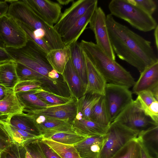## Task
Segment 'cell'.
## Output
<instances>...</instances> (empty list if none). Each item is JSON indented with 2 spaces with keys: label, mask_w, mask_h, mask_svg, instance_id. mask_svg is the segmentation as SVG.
Returning a JSON list of instances; mask_svg holds the SVG:
<instances>
[{
  "label": "cell",
  "mask_w": 158,
  "mask_h": 158,
  "mask_svg": "<svg viewBox=\"0 0 158 158\" xmlns=\"http://www.w3.org/2000/svg\"><path fill=\"white\" fill-rule=\"evenodd\" d=\"M110 42L118 57L141 73L158 62V57L151 41L116 21L110 14L106 16Z\"/></svg>",
  "instance_id": "1"
},
{
  "label": "cell",
  "mask_w": 158,
  "mask_h": 158,
  "mask_svg": "<svg viewBox=\"0 0 158 158\" xmlns=\"http://www.w3.org/2000/svg\"><path fill=\"white\" fill-rule=\"evenodd\" d=\"M6 1L9 3L7 14L32 28L36 37L44 40L51 50L65 47L54 26L49 25L38 16L24 0Z\"/></svg>",
  "instance_id": "2"
},
{
  "label": "cell",
  "mask_w": 158,
  "mask_h": 158,
  "mask_svg": "<svg viewBox=\"0 0 158 158\" xmlns=\"http://www.w3.org/2000/svg\"><path fill=\"white\" fill-rule=\"evenodd\" d=\"M85 55L102 74L107 83L133 87L135 81L130 73L110 58L95 44L82 40L80 43Z\"/></svg>",
  "instance_id": "3"
},
{
  "label": "cell",
  "mask_w": 158,
  "mask_h": 158,
  "mask_svg": "<svg viewBox=\"0 0 158 158\" xmlns=\"http://www.w3.org/2000/svg\"><path fill=\"white\" fill-rule=\"evenodd\" d=\"M5 48L15 61L40 74L53 84L57 85L59 74L49 63L46 57L47 53L33 41L27 39L26 44L20 48Z\"/></svg>",
  "instance_id": "4"
},
{
  "label": "cell",
  "mask_w": 158,
  "mask_h": 158,
  "mask_svg": "<svg viewBox=\"0 0 158 158\" xmlns=\"http://www.w3.org/2000/svg\"><path fill=\"white\" fill-rule=\"evenodd\" d=\"M110 14L123 19L140 31L147 32L158 25L152 17L128 0H112L108 5Z\"/></svg>",
  "instance_id": "5"
},
{
  "label": "cell",
  "mask_w": 158,
  "mask_h": 158,
  "mask_svg": "<svg viewBox=\"0 0 158 158\" xmlns=\"http://www.w3.org/2000/svg\"><path fill=\"white\" fill-rule=\"evenodd\" d=\"M138 135L137 132L113 122L103 135V144L98 158H111L127 142Z\"/></svg>",
  "instance_id": "6"
},
{
  "label": "cell",
  "mask_w": 158,
  "mask_h": 158,
  "mask_svg": "<svg viewBox=\"0 0 158 158\" xmlns=\"http://www.w3.org/2000/svg\"><path fill=\"white\" fill-rule=\"evenodd\" d=\"M115 122L124 125L138 133V135L158 125L146 115L133 100L114 119Z\"/></svg>",
  "instance_id": "7"
},
{
  "label": "cell",
  "mask_w": 158,
  "mask_h": 158,
  "mask_svg": "<svg viewBox=\"0 0 158 158\" xmlns=\"http://www.w3.org/2000/svg\"><path fill=\"white\" fill-rule=\"evenodd\" d=\"M127 87L107 83L104 96L111 123L133 100Z\"/></svg>",
  "instance_id": "8"
},
{
  "label": "cell",
  "mask_w": 158,
  "mask_h": 158,
  "mask_svg": "<svg viewBox=\"0 0 158 158\" xmlns=\"http://www.w3.org/2000/svg\"><path fill=\"white\" fill-rule=\"evenodd\" d=\"M0 40L5 48H21L26 44V34L14 19L7 14L0 18Z\"/></svg>",
  "instance_id": "9"
},
{
  "label": "cell",
  "mask_w": 158,
  "mask_h": 158,
  "mask_svg": "<svg viewBox=\"0 0 158 158\" xmlns=\"http://www.w3.org/2000/svg\"><path fill=\"white\" fill-rule=\"evenodd\" d=\"M93 31L96 44L110 58L115 60V54L111 46L106 24V16L102 9L97 7L89 23Z\"/></svg>",
  "instance_id": "10"
},
{
  "label": "cell",
  "mask_w": 158,
  "mask_h": 158,
  "mask_svg": "<svg viewBox=\"0 0 158 158\" xmlns=\"http://www.w3.org/2000/svg\"><path fill=\"white\" fill-rule=\"evenodd\" d=\"M97 0H78L72 3L71 6L62 13L57 22L54 25L60 36H63L86 13Z\"/></svg>",
  "instance_id": "11"
},
{
  "label": "cell",
  "mask_w": 158,
  "mask_h": 158,
  "mask_svg": "<svg viewBox=\"0 0 158 158\" xmlns=\"http://www.w3.org/2000/svg\"><path fill=\"white\" fill-rule=\"evenodd\" d=\"M27 114L31 117L43 138L59 132L75 133L72 128L71 122L69 120L52 118L31 113Z\"/></svg>",
  "instance_id": "12"
},
{
  "label": "cell",
  "mask_w": 158,
  "mask_h": 158,
  "mask_svg": "<svg viewBox=\"0 0 158 158\" xmlns=\"http://www.w3.org/2000/svg\"><path fill=\"white\" fill-rule=\"evenodd\" d=\"M77 100L73 98L67 103L62 104L31 110L24 109L23 112L49 118L64 120L71 122L77 114Z\"/></svg>",
  "instance_id": "13"
},
{
  "label": "cell",
  "mask_w": 158,
  "mask_h": 158,
  "mask_svg": "<svg viewBox=\"0 0 158 158\" xmlns=\"http://www.w3.org/2000/svg\"><path fill=\"white\" fill-rule=\"evenodd\" d=\"M30 8L52 26L58 21L62 14L61 5L49 0H24Z\"/></svg>",
  "instance_id": "14"
},
{
  "label": "cell",
  "mask_w": 158,
  "mask_h": 158,
  "mask_svg": "<svg viewBox=\"0 0 158 158\" xmlns=\"http://www.w3.org/2000/svg\"><path fill=\"white\" fill-rule=\"evenodd\" d=\"M61 75L71 96L77 101L84 95L86 87L74 69L70 58Z\"/></svg>",
  "instance_id": "15"
},
{
  "label": "cell",
  "mask_w": 158,
  "mask_h": 158,
  "mask_svg": "<svg viewBox=\"0 0 158 158\" xmlns=\"http://www.w3.org/2000/svg\"><path fill=\"white\" fill-rule=\"evenodd\" d=\"M85 57L87 67V84L84 94L90 93L104 96L107 83L102 74L85 55Z\"/></svg>",
  "instance_id": "16"
},
{
  "label": "cell",
  "mask_w": 158,
  "mask_h": 158,
  "mask_svg": "<svg viewBox=\"0 0 158 158\" xmlns=\"http://www.w3.org/2000/svg\"><path fill=\"white\" fill-rule=\"evenodd\" d=\"M98 1L93 4L68 31L61 37L65 46H69L77 40L89 23L94 11L98 7Z\"/></svg>",
  "instance_id": "17"
},
{
  "label": "cell",
  "mask_w": 158,
  "mask_h": 158,
  "mask_svg": "<svg viewBox=\"0 0 158 158\" xmlns=\"http://www.w3.org/2000/svg\"><path fill=\"white\" fill-rule=\"evenodd\" d=\"M71 124L76 134L85 137L98 135H103L109 127H104L90 120L82 118L77 114Z\"/></svg>",
  "instance_id": "18"
},
{
  "label": "cell",
  "mask_w": 158,
  "mask_h": 158,
  "mask_svg": "<svg viewBox=\"0 0 158 158\" xmlns=\"http://www.w3.org/2000/svg\"><path fill=\"white\" fill-rule=\"evenodd\" d=\"M158 87V62L145 69L140 73L138 80L133 86L132 92L137 94L139 92L152 91Z\"/></svg>",
  "instance_id": "19"
},
{
  "label": "cell",
  "mask_w": 158,
  "mask_h": 158,
  "mask_svg": "<svg viewBox=\"0 0 158 158\" xmlns=\"http://www.w3.org/2000/svg\"><path fill=\"white\" fill-rule=\"evenodd\" d=\"M104 135H95L86 137L73 145L81 158H98L102 147Z\"/></svg>",
  "instance_id": "20"
},
{
  "label": "cell",
  "mask_w": 158,
  "mask_h": 158,
  "mask_svg": "<svg viewBox=\"0 0 158 158\" xmlns=\"http://www.w3.org/2000/svg\"><path fill=\"white\" fill-rule=\"evenodd\" d=\"M69 46L70 50V59L73 65L86 87L87 84V67L85 53L80 43L77 41L73 43Z\"/></svg>",
  "instance_id": "21"
},
{
  "label": "cell",
  "mask_w": 158,
  "mask_h": 158,
  "mask_svg": "<svg viewBox=\"0 0 158 158\" xmlns=\"http://www.w3.org/2000/svg\"><path fill=\"white\" fill-rule=\"evenodd\" d=\"M70 56V47L66 46L63 48L51 50L46 57L53 69L61 75Z\"/></svg>",
  "instance_id": "22"
},
{
  "label": "cell",
  "mask_w": 158,
  "mask_h": 158,
  "mask_svg": "<svg viewBox=\"0 0 158 158\" xmlns=\"http://www.w3.org/2000/svg\"><path fill=\"white\" fill-rule=\"evenodd\" d=\"M24 109L14 89H7L6 96L0 101V112L7 117L22 113Z\"/></svg>",
  "instance_id": "23"
},
{
  "label": "cell",
  "mask_w": 158,
  "mask_h": 158,
  "mask_svg": "<svg viewBox=\"0 0 158 158\" xmlns=\"http://www.w3.org/2000/svg\"><path fill=\"white\" fill-rule=\"evenodd\" d=\"M5 120L14 127L34 135L39 138L42 136L35 127L30 116L27 113L16 114L7 117Z\"/></svg>",
  "instance_id": "24"
},
{
  "label": "cell",
  "mask_w": 158,
  "mask_h": 158,
  "mask_svg": "<svg viewBox=\"0 0 158 158\" xmlns=\"http://www.w3.org/2000/svg\"><path fill=\"white\" fill-rule=\"evenodd\" d=\"M15 63L19 82L27 81H38L41 82L43 85H48L51 87V89H53L54 92L59 90L57 87L44 76L20 63L15 61Z\"/></svg>",
  "instance_id": "25"
},
{
  "label": "cell",
  "mask_w": 158,
  "mask_h": 158,
  "mask_svg": "<svg viewBox=\"0 0 158 158\" xmlns=\"http://www.w3.org/2000/svg\"><path fill=\"white\" fill-rule=\"evenodd\" d=\"M137 138L152 158H158V125L141 132Z\"/></svg>",
  "instance_id": "26"
},
{
  "label": "cell",
  "mask_w": 158,
  "mask_h": 158,
  "mask_svg": "<svg viewBox=\"0 0 158 158\" xmlns=\"http://www.w3.org/2000/svg\"><path fill=\"white\" fill-rule=\"evenodd\" d=\"M19 82L14 60L0 64V85L7 89H14Z\"/></svg>",
  "instance_id": "27"
},
{
  "label": "cell",
  "mask_w": 158,
  "mask_h": 158,
  "mask_svg": "<svg viewBox=\"0 0 158 158\" xmlns=\"http://www.w3.org/2000/svg\"><path fill=\"white\" fill-rule=\"evenodd\" d=\"M89 119L99 125L108 127L111 122L104 96L92 109L89 116Z\"/></svg>",
  "instance_id": "28"
},
{
  "label": "cell",
  "mask_w": 158,
  "mask_h": 158,
  "mask_svg": "<svg viewBox=\"0 0 158 158\" xmlns=\"http://www.w3.org/2000/svg\"><path fill=\"white\" fill-rule=\"evenodd\" d=\"M101 95L87 93L77 101V114L82 118L89 119L91 112L101 97Z\"/></svg>",
  "instance_id": "29"
},
{
  "label": "cell",
  "mask_w": 158,
  "mask_h": 158,
  "mask_svg": "<svg viewBox=\"0 0 158 158\" xmlns=\"http://www.w3.org/2000/svg\"><path fill=\"white\" fill-rule=\"evenodd\" d=\"M141 145L137 137L127 142L111 158H141Z\"/></svg>",
  "instance_id": "30"
},
{
  "label": "cell",
  "mask_w": 158,
  "mask_h": 158,
  "mask_svg": "<svg viewBox=\"0 0 158 158\" xmlns=\"http://www.w3.org/2000/svg\"><path fill=\"white\" fill-rule=\"evenodd\" d=\"M16 94L24 109L31 110L49 106L38 98L34 90L18 92Z\"/></svg>",
  "instance_id": "31"
},
{
  "label": "cell",
  "mask_w": 158,
  "mask_h": 158,
  "mask_svg": "<svg viewBox=\"0 0 158 158\" xmlns=\"http://www.w3.org/2000/svg\"><path fill=\"white\" fill-rule=\"evenodd\" d=\"M36 95L42 101L49 106L66 103L73 98L70 96L65 97L46 90L43 88L34 90Z\"/></svg>",
  "instance_id": "32"
},
{
  "label": "cell",
  "mask_w": 158,
  "mask_h": 158,
  "mask_svg": "<svg viewBox=\"0 0 158 158\" xmlns=\"http://www.w3.org/2000/svg\"><path fill=\"white\" fill-rule=\"evenodd\" d=\"M41 139L62 158H81L73 145L62 144L42 137Z\"/></svg>",
  "instance_id": "33"
},
{
  "label": "cell",
  "mask_w": 158,
  "mask_h": 158,
  "mask_svg": "<svg viewBox=\"0 0 158 158\" xmlns=\"http://www.w3.org/2000/svg\"><path fill=\"white\" fill-rule=\"evenodd\" d=\"M86 137L75 133L59 132L48 135L45 138L55 142L66 145H74Z\"/></svg>",
  "instance_id": "34"
},
{
  "label": "cell",
  "mask_w": 158,
  "mask_h": 158,
  "mask_svg": "<svg viewBox=\"0 0 158 158\" xmlns=\"http://www.w3.org/2000/svg\"><path fill=\"white\" fill-rule=\"evenodd\" d=\"M4 123L6 129L13 142L23 143L24 142L39 138L34 135L17 128L10 125L5 119Z\"/></svg>",
  "instance_id": "35"
},
{
  "label": "cell",
  "mask_w": 158,
  "mask_h": 158,
  "mask_svg": "<svg viewBox=\"0 0 158 158\" xmlns=\"http://www.w3.org/2000/svg\"><path fill=\"white\" fill-rule=\"evenodd\" d=\"M26 152L23 143L13 142L1 152V158H26Z\"/></svg>",
  "instance_id": "36"
},
{
  "label": "cell",
  "mask_w": 158,
  "mask_h": 158,
  "mask_svg": "<svg viewBox=\"0 0 158 158\" xmlns=\"http://www.w3.org/2000/svg\"><path fill=\"white\" fill-rule=\"evenodd\" d=\"M134 101L137 106L142 110L145 114L150 117L155 123L158 124V101H155L149 106L144 103L140 98L138 96Z\"/></svg>",
  "instance_id": "37"
},
{
  "label": "cell",
  "mask_w": 158,
  "mask_h": 158,
  "mask_svg": "<svg viewBox=\"0 0 158 158\" xmlns=\"http://www.w3.org/2000/svg\"><path fill=\"white\" fill-rule=\"evenodd\" d=\"M16 21L26 33L27 39L33 41L47 53L51 50L44 40L41 38H37L36 37L31 28L23 23L17 21Z\"/></svg>",
  "instance_id": "38"
},
{
  "label": "cell",
  "mask_w": 158,
  "mask_h": 158,
  "mask_svg": "<svg viewBox=\"0 0 158 158\" xmlns=\"http://www.w3.org/2000/svg\"><path fill=\"white\" fill-rule=\"evenodd\" d=\"M38 139L26 141L23 144L32 158H46L38 143Z\"/></svg>",
  "instance_id": "39"
},
{
  "label": "cell",
  "mask_w": 158,
  "mask_h": 158,
  "mask_svg": "<svg viewBox=\"0 0 158 158\" xmlns=\"http://www.w3.org/2000/svg\"><path fill=\"white\" fill-rule=\"evenodd\" d=\"M128 1L141 9L148 14L152 15L157 7L156 0H128Z\"/></svg>",
  "instance_id": "40"
},
{
  "label": "cell",
  "mask_w": 158,
  "mask_h": 158,
  "mask_svg": "<svg viewBox=\"0 0 158 158\" xmlns=\"http://www.w3.org/2000/svg\"><path fill=\"white\" fill-rule=\"evenodd\" d=\"M43 84L36 81H27L19 82L14 89L15 93L43 88Z\"/></svg>",
  "instance_id": "41"
},
{
  "label": "cell",
  "mask_w": 158,
  "mask_h": 158,
  "mask_svg": "<svg viewBox=\"0 0 158 158\" xmlns=\"http://www.w3.org/2000/svg\"><path fill=\"white\" fill-rule=\"evenodd\" d=\"M13 142L6 128L4 119H0V152L5 150Z\"/></svg>",
  "instance_id": "42"
},
{
  "label": "cell",
  "mask_w": 158,
  "mask_h": 158,
  "mask_svg": "<svg viewBox=\"0 0 158 158\" xmlns=\"http://www.w3.org/2000/svg\"><path fill=\"white\" fill-rule=\"evenodd\" d=\"M38 142L46 158H62L54 150L41 139H38Z\"/></svg>",
  "instance_id": "43"
},
{
  "label": "cell",
  "mask_w": 158,
  "mask_h": 158,
  "mask_svg": "<svg viewBox=\"0 0 158 158\" xmlns=\"http://www.w3.org/2000/svg\"><path fill=\"white\" fill-rule=\"evenodd\" d=\"M137 95L140 98L144 103L148 106H149L155 101H158L150 90H147L141 91Z\"/></svg>",
  "instance_id": "44"
},
{
  "label": "cell",
  "mask_w": 158,
  "mask_h": 158,
  "mask_svg": "<svg viewBox=\"0 0 158 158\" xmlns=\"http://www.w3.org/2000/svg\"><path fill=\"white\" fill-rule=\"evenodd\" d=\"M13 60L5 48L0 47V64Z\"/></svg>",
  "instance_id": "45"
},
{
  "label": "cell",
  "mask_w": 158,
  "mask_h": 158,
  "mask_svg": "<svg viewBox=\"0 0 158 158\" xmlns=\"http://www.w3.org/2000/svg\"><path fill=\"white\" fill-rule=\"evenodd\" d=\"M9 4L6 0L0 2V18L7 14Z\"/></svg>",
  "instance_id": "46"
},
{
  "label": "cell",
  "mask_w": 158,
  "mask_h": 158,
  "mask_svg": "<svg viewBox=\"0 0 158 158\" xmlns=\"http://www.w3.org/2000/svg\"><path fill=\"white\" fill-rule=\"evenodd\" d=\"M140 143L141 145V158H152L143 145Z\"/></svg>",
  "instance_id": "47"
},
{
  "label": "cell",
  "mask_w": 158,
  "mask_h": 158,
  "mask_svg": "<svg viewBox=\"0 0 158 158\" xmlns=\"http://www.w3.org/2000/svg\"><path fill=\"white\" fill-rule=\"evenodd\" d=\"M7 90V89L0 85V101L6 96Z\"/></svg>",
  "instance_id": "48"
},
{
  "label": "cell",
  "mask_w": 158,
  "mask_h": 158,
  "mask_svg": "<svg viewBox=\"0 0 158 158\" xmlns=\"http://www.w3.org/2000/svg\"><path fill=\"white\" fill-rule=\"evenodd\" d=\"M158 25L156 27L155 29V31L154 33V38L155 40V43L157 49H158Z\"/></svg>",
  "instance_id": "49"
},
{
  "label": "cell",
  "mask_w": 158,
  "mask_h": 158,
  "mask_svg": "<svg viewBox=\"0 0 158 158\" xmlns=\"http://www.w3.org/2000/svg\"><path fill=\"white\" fill-rule=\"evenodd\" d=\"M58 3L60 5H67L70 2H73L74 0H57Z\"/></svg>",
  "instance_id": "50"
},
{
  "label": "cell",
  "mask_w": 158,
  "mask_h": 158,
  "mask_svg": "<svg viewBox=\"0 0 158 158\" xmlns=\"http://www.w3.org/2000/svg\"><path fill=\"white\" fill-rule=\"evenodd\" d=\"M26 158H32L29 153L27 151Z\"/></svg>",
  "instance_id": "51"
},
{
  "label": "cell",
  "mask_w": 158,
  "mask_h": 158,
  "mask_svg": "<svg viewBox=\"0 0 158 158\" xmlns=\"http://www.w3.org/2000/svg\"><path fill=\"white\" fill-rule=\"evenodd\" d=\"M3 115V114L1 112H0V117Z\"/></svg>",
  "instance_id": "52"
},
{
  "label": "cell",
  "mask_w": 158,
  "mask_h": 158,
  "mask_svg": "<svg viewBox=\"0 0 158 158\" xmlns=\"http://www.w3.org/2000/svg\"><path fill=\"white\" fill-rule=\"evenodd\" d=\"M1 152H0V158H1Z\"/></svg>",
  "instance_id": "53"
},
{
  "label": "cell",
  "mask_w": 158,
  "mask_h": 158,
  "mask_svg": "<svg viewBox=\"0 0 158 158\" xmlns=\"http://www.w3.org/2000/svg\"><path fill=\"white\" fill-rule=\"evenodd\" d=\"M1 1H0V2H1Z\"/></svg>",
  "instance_id": "54"
}]
</instances>
